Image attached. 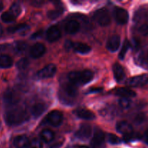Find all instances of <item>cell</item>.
I'll use <instances>...</instances> for the list:
<instances>
[{"instance_id": "26", "label": "cell", "mask_w": 148, "mask_h": 148, "mask_svg": "<svg viewBox=\"0 0 148 148\" xmlns=\"http://www.w3.org/2000/svg\"><path fill=\"white\" fill-rule=\"evenodd\" d=\"M13 48H14V51L16 53L21 54V53H24L25 51V50L27 48V44L25 41L18 40V41L14 43V47Z\"/></svg>"}, {"instance_id": "2", "label": "cell", "mask_w": 148, "mask_h": 148, "mask_svg": "<svg viewBox=\"0 0 148 148\" xmlns=\"http://www.w3.org/2000/svg\"><path fill=\"white\" fill-rule=\"evenodd\" d=\"M77 95V89L76 85L69 82L62 86L59 92V97L63 103L66 104L73 103L74 100L76 99Z\"/></svg>"}, {"instance_id": "23", "label": "cell", "mask_w": 148, "mask_h": 148, "mask_svg": "<svg viewBox=\"0 0 148 148\" xmlns=\"http://www.w3.org/2000/svg\"><path fill=\"white\" fill-rule=\"evenodd\" d=\"M13 64V60L10 56L2 54L0 56V68L8 69L11 67Z\"/></svg>"}, {"instance_id": "42", "label": "cell", "mask_w": 148, "mask_h": 148, "mask_svg": "<svg viewBox=\"0 0 148 148\" xmlns=\"http://www.w3.org/2000/svg\"><path fill=\"white\" fill-rule=\"evenodd\" d=\"M78 148H88V147H86V146H80V147Z\"/></svg>"}, {"instance_id": "20", "label": "cell", "mask_w": 148, "mask_h": 148, "mask_svg": "<svg viewBox=\"0 0 148 148\" xmlns=\"http://www.w3.org/2000/svg\"><path fill=\"white\" fill-rule=\"evenodd\" d=\"M79 30V23L77 21L71 20L68 21L65 25V30L69 34H75Z\"/></svg>"}, {"instance_id": "34", "label": "cell", "mask_w": 148, "mask_h": 148, "mask_svg": "<svg viewBox=\"0 0 148 148\" xmlns=\"http://www.w3.org/2000/svg\"><path fill=\"white\" fill-rule=\"evenodd\" d=\"M29 147L30 148H42L43 145H42V143L40 142V140H39L38 139H34L33 140H32L31 143L29 145Z\"/></svg>"}, {"instance_id": "27", "label": "cell", "mask_w": 148, "mask_h": 148, "mask_svg": "<svg viewBox=\"0 0 148 148\" xmlns=\"http://www.w3.org/2000/svg\"><path fill=\"white\" fill-rule=\"evenodd\" d=\"M63 14V10L62 9H56V10H50L48 12L47 16L51 20H56Z\"/></svg>"}, {"instance_id": "30", "label": "cell", "mask_w": 148, "mask_h": 148, "mask_svg": "<svg viewBox=\"0 0 148 148\" xmlns=\"http://www.w3.org/2000/svg\"><path fill=\"white\" fill-rule=\"evenodd\" d=\"M29 60L26 58H23V59H20L18 62H17V68L20 70H23V69H25L27 66H29Z\"/></svg>"}, {"instance_id": "9", "label": "cell", "mask_w": 148, "mask_h": 148, "mask_svg": "<svg viewBox=\"0 0 148 148\" xmlns=\"http://www.w3.org/2000/svg\"><path fill=\"white\" fill-rule=\"evenodd\" d=\"M116 130L125 137V138H132L133 128L130 123L127 121H120L116 124Z\"/></svg>"}, {"instance_id": "32", "label": "cell", "mask_w": 148, "mask_h": 148, "mask_svg": "<svg viewBox=\"0 0 148 148\" xmlns=\"http://www.w3.org/2000/svg\"><path fill=\"white\" fill-rule=\"evenodd\" d=\"M119 106L124 109H127L131 106L132 101L130 98H121V99L119 101Z\"/></svg>"}, {"instance_id": "16", "label": "cell", "mask_w": 148, "mask_h": 148, "mask_svg": "<svg viewBox=\"0 0 148 148\" xmlns=\"http://www.w3.org/2000/svg\"><path fill=\"white\" fill-rule=\"evenodd\" d=\"M114 77L118 82H122L125 79V72L122 66L119 64H115L113 66Z\"/></svg>"}, {"instance_id": "19", "label": "cell", "mask_w": 148, "mask_h": 148, "mask_svg": "<svg viewBox=\"0 0 148 148\" xmlns=\"http://www.w3.org/2000/svg\"><path fill=\"white\" fill-rule=\"evenodd\" d=\"M72 48L77 53H82V54L88 53L91 51V48L88 45L79 42L72 43Z\"/></svg>"}, {"instance_id": "5", "label": "cell", "mask_w": 148, "mask_h": 148, "mask_svg": "<svg viewBox=\"0 0 148 148\" xmlns=\"http://www.w3.org/2000/svg\"><path fill=\"white\" fill-rule=\"evenodd\" d=\"M44 121L45 123L49 125H51L53 127H59L62 124V121H63V115L60 111L54 110L48 114Z\"/></svg>"}, {"instance_id": "15", "label": "cell", "mask_w": 148, "mask_h": 148, "mask_svg": "<svg viewBox=\"0 0 148 148\" xmlns=\"http://www.w3.org/2000/svg\"><path fill=\"white\" fill-rule=\"evenodd\" d=\"M121 38L118 35H114L111 36L107 42V49L111 52H115L119 49Z\"/></svg>"}, {"instance_id": "28", "label": "cell", "mask_w": 148, "mask_h": 148, "mask_svg": "<svg viewBox=\"0 0 148 148\" xmlns=\"http://www.w3.org/2000/svg\"><path fill=\"white\" fill-rule=\"evenodd\" d=\"M1 19L4 23H10L14 22L16 20V17L10 12H6L1 14Z\"/></svg>"}, {"instance_id": "24", "label": "cell", "mask_w": 148, "mask_h": 148, "mask_svg": "<svg viewBox=\"0 0 148 148\" xmlns=\"http://www.w3.org/2000/svg\"><path fill=\"white\" fill-rule=\"evenodd\" d=\"M40 137L43 142L46 143H51L54 138V134L50 130H44L41 132Z\"/></svg>"}, {"instance_id": "39", "label": "cell", "mask_w": 148, "mask_h": 148, "mask_svg": "<svg viewBox=\"0 0 148 148\" xmlns=\"http://www.w3.org/2000/svg\"><path fill=\"white\" fill-rule=\"evenodd\" d=\"M43 1H33V4H34L35 6H40V4H43Z\"/></svg>"}, {"instance_id": "29", "label": "cell", "mask_w": 148, "mask_h": 148, "mask_svg": "<svg viewBox=\"0 0 148 148\" xmlns=\"http://www.w3.org/2000/svg\"><path fill=\"white\" fill-rule=\"evenodd\" d=\"M10 12L15 17L20 15V13H21V7H20V4H18L17 3H14V4H12L10 9Z\"/></svg>"}, {"instance_id": "36", "label": "cell", "mask_w": 148, "mask_h": 148, "mask_svg": "<svg viewBox=\"0 0 148 148\" xmlns=\"http://www.w3.org/2000/svg\"><path fill=\"white\" fill-rule=\"evenodd\" d=\"M145 119V116L144 114H139L136 116L135 120H134V121H135V123L140 124H142L143 122H144Z\"/></svg>"}, {"instance_id": "33", "label": "cell", "mask_w": 148, "mask_h": 148, "mask_svg": "<svg viewBox=\"0 0 148 148\" xmlns=\"http://www.w3.org/2000/svg\"><path fill=\"white\" fill-rule=\"evenodd\" d=\"M108 142H109L111 144L113 145H116L120 143L121 140H120L119 137H117L116 135L113 134H108Z\"/></svg>"}, {"instance_id": "1", "label": "cell", "mask_w": 148, "mask_h": 148, "mask_svg": "<svg viewBox=\"0 0 148 148\" xmlns=\"http://www.w3.org/2000/svg\"><path fill=\"white\" fill-rule=\"evenodd\" d=\"M28 119V115L24 108L15 107L7 111L4 114V120L8 126H17L22 124Z\"/></svg>"}, {"instance_id": "25", "label": "cell", "mask_w": 148, "mask_h": 148, "mask_svg": "<svg viewBox=\"0 0 148 148\" xmlns=\"http://www.w3.org/2000/svg\"><path fill=\"white\" fill-rule=\"evenodd\" d=\"M29 30V26L26 24H20L17 25L11 26V27H8L7 30L9 33H24V32L27 31Z\"/></svg>"}, {"instance_id": "21", "label": "cell", "mask_w": 148, "mask_h": 148, "mask_svg": "<svg viewBox=\"0 0 148 148\" xmlns=\"http://www.w3.org/2000/svg\"><path fill=\"white\" fill-rule=\"evenodd\" d=\"M46 106L44 103H36L31 108V114L35 118L40 116L43 113L46 111Z\"/></svg>"}, {"instance_id": "4", "label": "cell", "mask_w": 148, "mask_h": 148, "mask_svg": "<svg viewBox=\"0 0 148 148\" xmlns=\"http://www.w3.org/2000/svg\"><path fill=\"white\" fill-rule=\"evenodd\" d=\"M94 20L101 26H107L111 23L108 11L105 8H101L98 10L94 13Z\"/></svg>"}, {"instance_id": "12", "label": "cell", "mask_w": 148, "mask_h": 148, "mask_svg": "<svg viewBox=\"0 0 148 148\" xmlns=\"http://www.w3.org/2000/svg\"><path fill=\"white\" fill-rule=\"evenodd\" d=\"M92 133V129L89 124H83L79 127V130L77 131L76 137L82 140H86L89 139Z\"/></svg>"}, {"instance_id": "35", "label": "cell", "mask_w": 148, "mask_h": 148, "mask_svg": "<svg viewBox=\"0 0 148 148\" xmlns=\"http://www.w3.org/2000/svg\"><path fill=\"white\" fill-rule=\"evenodd\" d=\"M139 33L143 36H147L148 35V25L144 24L141 25L139 28Z\"/></svg>"}, {"instance_id": "11", "label": "cell", "mask_w": 148, "mask_h": 148, "mask_svg": "<svg viewBox=\"0 0 148 148\" xmlns=\"http://www.w3.org/2000/svg\"><path fill=\"white\" fill-rule=\"evenodd\" d=\"M114 17L119 24L124 25L128 22L129 14L127 11L121 7H116L114 10Z\"/></svg>"}, {"instance_id": "6", "label": "cell", "mask_w": 148, "mask_h": 148, "mask_svg": "<svg viewBox=\"0 0 148 148\" xmlns=\"http://www.w3.org/2000/svg\"><path fill=\"white\" fill-rule=\"evenodd\" d=\"M148 84V74L138 75L130 78L126 82V85L130 87H142Z\"/></svg>"}, {"instance_id": "7", "label": "cell", "mask_w": 148, "mask_h": 148, "mask_svg": "<svg viewBox=\"0 0 148 148\" xmlns=\"http://www.w3.org/2000/svg\"><path fill=\"white\" fill-rule=\"evenodd\" d=\"M56 72V66L53 64H49L38 72L37 76L39 79H48L54 76Z\"/></svg>"}, {"instance_id": "38", "label": "cell", "mask_w": 148, "mask_h": 148, "mask_svg": "<svg viewBox=\"0 0 148 148\" xmlns=\"http://www.w3.org/2000/svg\"><path fill=\"white\" fill-rule=\"evenodd\" d=\"M42 36V31H38L37 33H34V34L32 36V38H38L41 37Z\"/></svg>"}, {"instance_id": "40", "label": "cell", "mask_w": 148, "mask_h": 148, "mask_svg": "<svg viewBox=\"0 0 148 148\" xmlns=\"http://www.w3.org/2000/svg\"><path fill=\"white\" fill-rule=\"evenodd\" d=\"M2 34H3V27L2 26H1V25L0 24V37L2 36Z\"/></svg>"}, {"instance_id": "41", "label": "cell", "mask_w": 148, "mask_h": 148, "mask_svg": "<svg viewBox=\"0 0 148 148\" xmlns=\"http://www.w3.org/2000/svg\"><path fill=\"white\" fill-rule=\"evenodd\" d=\"M3 7H3V4L1 3H0V12L3 10Z\"/></svg>"}, {"instance_id": "37", "label": "cell", "mask_w": 148, "mask_h": 148, "mask_svg": "<svg viewBox=\"0 0 148 148\" xmlns=\"http://www.w3.org/2000/svg\"><path fill=\"white\" fill-rule=\"evenodd\" d=\"M143 140L145 143L148 144V130L145 132L144 134H143Z\"/></svg>"}, {"instance_id": "17", "label": "cell", "mask_w": 148, "mask_h": 148, "mask_svg": "<svg viewBox=\"0 0 148 148\" xmlns=\"http://www.w3.org/2000/svg\"><path fill=\"white\" fill-rule=\"evenodd\" d=\"M29 145V140L25 135H19L14 140V145L16 148H27Z\"/></svg>"}, {"instance_id": "18", "label": "cell", "mask_w": 148, "mask_h": 148, "mask_svg": "<svg viewBox=\"0 0 148 148\" xmlns=\"http://www.w3.org/2000/svg\"><path fill=\"white\" fill-rule=\"evenodd\" d=\"M75 114H76L78 118L82 119L84 120H92L95 118V114L92 111L87 109H83V108L77 110L75 111Z\"/></svg>"}, {"instance_id": "3", "label": "cell", "mask_w": 148, "mask_h": 148, "mask_svg": "<svg viewBox=\"0 0 148 148\" xmlns=\"http://www.w3.org/2000/svg\"><path fill=\"white\" fill-rule=\"evenodd\" d=\"M69 82L75 85H85L90 82L93 78V74L90 70L82 72H72L68 75Z\"/></svg>"}, {"instance_id": "13", "label": "cell", "mask_w": 148, "mask_h": 148, "mask_svg": "<svg viewBox=\"0 0 148 148\" xmlns=\"http://www.w3.org/2000/svg\"><path fill=\"white\" fill-rule=\"evenodd\" d=\"M61 31L59 27L56 26H51L47 30L46 33V36L47 40L49 42H55L59 40L61 38Z\"/></svg>"}, {"instance_id": "31", "label": "cell", "mask_w": 148, "mask_h": 148, "mask_svg": "<svg viewBox=\"0 0 148 148\" xmlns=\"http://www.w3.org/2000/svg\"><path fill=\"white\" fill-rule=\"evenodd\" d=\"M130 42H129L127 40H125V41H124V45H123L122 48H121V51H120L119 54V57L120 59H124V56H126V53H127V51H128V49H130Z\"/></svg>"}, {"instance_id": "8", "label": "cell", "mask_w": 148, "mask_h": 148, "mask_svg": "<svg viewBox=\"0 0 148 148\" xmlns=\"http://www.w3.org/2000/svg\"><path fill=\"white\" fill-rule=\"evenodd\" d=\"M105 146V134L101 130H96L90 142L91 148H103Z\"/></svg>"}, {"instance_id": "22", "label": "cell", "mask_w": 148, "mask_h": 148, "mask_svg": "<svg viewBox=\"0 0 148 148\" xmlns=\"http://www.w3.org/2000/svg\"><path fill=\"white\" fill-rule=\"evenodd\" d=\"M116 94L117 95H119V96L121 97V98H130L136 96V93L134 91L126 88H119V89H117V90L116 91Z\"/></svg>"}, {"instance_id": "10", "label": "cell", "mask_w": 148, "mask_h": 148, "mask_svg": "<svg viewBox=\"0 0 148 148\" xmlns=\"http://www.w3.org/2000/svg\"><path fill=\"white\" fill-rule=\"evenodd\" d=\"M20 101V95L12 89H8L4 94V101L6 104L14 106Z\"/></svg>"}, {"instance_id": "14", "label": "cell", "mask_w": 148, "mask_h": 148, "mask_svg": "<svg viewBox=\"0 0 148 148\" xmlns=\"http://www.w3.org/2000/svg\"><path fill=\"white\" fill-rule=\"evenodd\" d=\"M46 49L44 45L40 43H37L33 45L30 49V56L34 59H38L46 53Z\"/></svg>"}]
</instances>
